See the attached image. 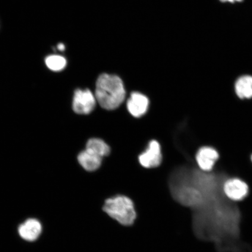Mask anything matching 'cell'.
Returning <instances> with one entry per match:
<instances>
[{"label":"cell","mask_w":252,"mask_h":252,"mask_svg":"<svg viewBox=\"0 0 252 252\" xmlns=\"http://www.w3.org/2000/svg\"><path fill=\"white\" fill-rule=\"evenodd\" d=\"M94 96L102 108L108 110L117 109L126 97L122 79L115 75H100L96 81Z\"/></svg>","instance_id":"1"},{"label":"cell","mask_w":252,"mask_h":252,"mask_svg":"<svg viewBox=\"0 0 252 252\" xmlns=\"http://www.w3.org/2000/svg\"><path fill=\"white\" fill-rule=\"evenodd\" d=\"M103 210L122 225L131 226L137 218L133 201L124 195H116L108 198L104 203Z\"/></svg>","instance_id":"2"},{"label":"cell","mask_w":252,"mask_h":252,"mask_svg":"<svg viewBox=\"0 0 252 252\" xmlns=\"http://www.w3.org/2000/svg\"><path fill=\"white\" fill-rule=\"evenodd\" d=\"M95 96L90 90H75L72 100V109L79 115H88L95 107Z\"/></svg>","instance_id":"3"},{"label":"cell","mask_w":252,"mask_h":252,"mask_svg":"<svg viewBox=\"0 0 252 252\" xmlns=\"http://www.w3.org/2000/svg\"><path fill=\"white\" fill-rule=\"evenodd\" d=\"M162 156L161 149L158 142L150 141L146 151L138 157L140 164L146 168H154L161 163Z\"/></svg>","instance_id":"4"},{"label":"cell","mask_w":252,"mask_h":252,"mask_svg":"<svg viewBox=\"0 0 252 252\" xmlns=\"http://www.w3.org/2000/svg\"><path fill=\"white\" fill-rule=\"evenodd\" d=\"M248 187L247 184L239 179H231L223 185V191L230 200L240 201L247 196Z\"/></svg>","instance_id":"5"},{"label":"cell","mask_w":252,"mask_h":252,"mask_svg":"<svg viewBox=\"0 0 252 252\" xmlns=\"http://www.w3.org/2000/svg\"><path fill=\"white\" fill-rule=\"evenodd\" d=\"M19 235L24 240L34 242L39 238L42 232V225L38 220L29 219L19 226Z\"/></svg>","instance_id":"6"},{"label":"cell","mask_w":252,"mask_h":252,"mask_svg":"<svg viewBox=\"0 0 252 252\" xmlns=\"http://www.w3.org/2000/svg\"><path fill=\"white\" fill-rule=\"evenodd\" d=\"M149 99L143 94L131 93L127 102L129 113L135 118H140L146 114L149 107Z\"/></svg>","instance_id":"7"},{"label":"cell","mask_w":252,"mask_h":252,"mask_svg":"<svg viewBox=\"0 0 252 252\" xmlns=\"http://www.w3.org/2000/svg\"><path fill=\"white\" fill-rule=\"evenodd\" d=\"M219 154L210 147H203L197 151L196 159L199 168L204 172L212 170L217 160Z\"/></svg>","instance_id":"8"},{"label":"cell","mask_w":252,"mask_h":252,"mask_svg":"<svg viewBox=\"0 0 252 252\" xmlns=\"http://www.w3.org/2000/svg\"><path fill=\"white\" fill-rule=\"evenodd\" d=\"M78 160L84 169L93 172L99 168L102 158L86 149L79 154Z\"/></svg>","instance_id":"9"},{"label":"cell","mask_w":252,"mask_h":252,"mask_svg":"<svg viewBox=\"0 0 252 252\" xmlns=\"http://www.w3.org/2000/svg\"><path fill=\"white\" fill-rule=\"evenodd\" d=\"M235 93L241 99L252 97V76L244 75L238 79L235 85Z\"/></svg>","instance_id":"10"},{"label":"cell","mask_w":252,"mask_h":252,"mask_svg":"<svg viewBox=\"0 0 252 252\" xmlns=\"http://www.w3.org/2000/svg\"><path fill=\"white\" fill-rule=\"evenodd\" d=\"M86 150L91 151L100 158L108 156L110 152V149L105 141L99 138H91L88 141Z\"/></svg>","instance_id":"11"},{"label":"cell","mask_w":252,"mask_h":252,"mask_svg":"<svg viewBox=\"0 0 252 252\" xmlns=\"http://www.w3.org/2000/svg\"><path fill=\"white\" fill-rule=\"evenodd\" d=\"M45 63L49 70L58 72L64 70L67 65V61L62 56L50 55L46 58Z\"/></svg>","instance_id":"12"},{"label":"cell","mask_w":252,"mask_h":252,"mask_svg":"<svg viewBox=\"0 0 252 252\" xmlns=\"http://www.w3.org/2000/svg\"><path fill=\"white\" fill-rule=\"evenodd\" d=\"M58 48L59 50H61V51H63V50L65 49V46L63 44L60 43L58 46Z\"/></svg>","instance_id":"13"},{"label":"cell","mask_w":252,"mask_h":252,"mask_svg":"<svg viewBox=\"0 0 252 252\" xmlns=\"http://www.w3.org/2000/svg\"><path fill=\"white\" fill-rule=\"evenodd\" d=\"M223 2H235L241 1V0H221Z\"/></svg>","instance_id":"14"},{"label":"cell","mask_w":252,"mask_h":252,"mask_svg":"<svg viewBox=\"0 0 252 252\" xmlns=\"http://www.w3.org/2000/svg\"><path fill=\"white\" fill-rule=\"evenodd\" d=\"M251 159H252V156Z\"/></svg>","instance_id":"15"}]
</instances>
